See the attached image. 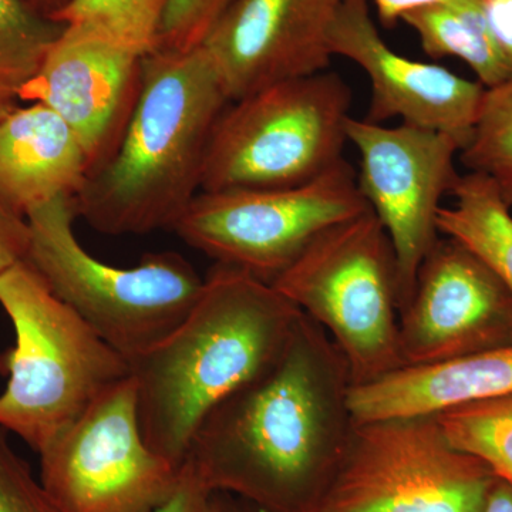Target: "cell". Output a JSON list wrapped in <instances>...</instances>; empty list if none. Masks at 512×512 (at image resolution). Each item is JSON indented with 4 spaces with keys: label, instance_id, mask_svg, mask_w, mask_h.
Wrapping results in <instances>:
<instances>
[{
    "label": "cell",
    "instance_id": "14",
    "mask_svg": "<svg viewBox=\"0 0 512 512\" xmlns=\"http://www.w3.org/2000/svg\"><path fill=\"white\" fill-rule=\"evenodd\" d=\"M332 56L355 62L372 84L367 121L402 119L407 126L456 138L461 150L476 127L485 87L437 64L407 59L380 36L367 0H342L329 32Z\"/></svg>",
    "mask_w": 512,
    "mask_h": 512
},
{
    "label": "cell",
    "instance_id": "27",
    "mask_svg": "<svg viewBox=\"0 0 512 512\" xmlns=\"http://www.w3.org/2000/svg\"><path fill=\"white\" fill-rule=\"evenodd\" d=\"M28 251V222L0 211V275L26 259Z\"/></svg>",
    "mask_w": 512,
    "mask_h": 512
},
{
    "label": "cell",
    "instance_id": "11",
    "mask_svg": "<svg viewBox=\"0 0 512 512\" xmlns=\"http://www.w3.org/2000/svg\"><path fill=\"white\" fill-rule=\"evenodd\" d=\"M348 141L360 154L357 185L389 235L396 258L399 315L412 298L417 272L439 239L437 214L461 174L456 138L400 124L386 127L349 117Z\"/></svg>",
    "mask_w": 512,
    "mask_h": 512
},
{
    "label": "cell",
    "instance_id": "24",
    "mask_svg": "<svg viewBox=\"0 0 512 512\" xmlns=\"http://www.w3.org/2000/svg\"><path fill=\"white\" fill-rule=\"evenodd\" d=\"M232 0H170L158 49L190 52L200 47Z\"/></svg>",
    "mask_w": 512,
    "mask_h": 512
},
{
    "label": "cell",
    "instance_id": "33",
    "mask_svg": "<svg viewBox=\"0 0 512 512\" xmlns=\"http://www.w3.org/2000/svg\"><path fill=\"white\" fill-rule=\"evenodd\" d=\"M16 101H18V97L15 94L8 92V90L0 89V121L18 107Z\"/></svg>",
    "mask_w": 512,
    "mask_h": 512
},
{
    "label": "cell",
    "instance_id": "30",
    "mask_svg": "<svg viewBox=\"0 0 512 512\" xmlns=\"http://www.w3.org/2000/svg\"><path fill=\"white\" fill-rule=\"evenodd\" d=\"M483 512H512V484L498 478Z\"/></svg>",
    "mask_w": 512,
    "mask_h": 512
},
{
    "label": "cell",
    "instance_id": "21",
    "mask_svg": "<svg viewBox=\"0 0 512 512\" xmlns=\"http://www.w3.org/2000/svg\"><path fill=\"white\" fill-rule=\"evenodd\" d=\"M170 0H70L50 18L66 26L90 30L146 56L160 45Z\"/></svg>",
    "mask_w": 512,
    "mask_h": 512
},
{
    "label": "cell",
    "instance_id": "7",
    "mask_svg": "<svg viewBox=\"0 0 512 512\" xmlns=\"http://www.w3.org/2000/svg\"><path fill=\"white\" fill-rule=\"evenodd\" d=\"M350 104L348 84L329 72L231 101L212 131L201 192L266 190L315 180L343 160Z\"/></svg>",
    "mask_w": 512,
    "mask_h": 512
},
{
    "label": "cell",
    "instance_id": "25",
    "mask_svg": "<svg viewBox=\"0 0 512 512\" xmlns=\"http://www.w3.org/2000/svg\"><path fill=\"white\" fill-rule=\"evenodd\" d=\"M0 512H60L0 427Z\"/></svg>",
    "mask_w": 512,
    "mask_h": 512
},
{
    "label": "cell",
    "instance_id": "1",
    "mask_svg": "<svg viewBox=\"0 0 512 512\" xmlns=\"http://www.w3.org/2000/svg\"><path fill=\"white\" fill-rule=\"evenodd\" d=\"M348 363L303 315L272 365L218 404L185 460L212 491L268 512H315L352 437Z\"/></svg>",
    "mask_w": 512,
    "mask_h": 512
},
{
    "label": "cell",
    "instance_id": "15",
    "mask_svg": "<svg viewBox=\"0 0 512 512\" xmlns=\"http://www.w3.org/2000/svg\"><path fill=\"white\" fill-rule=\"evenodd\" d=\"M143 57L90 30L66 26L18 99L55 111L76 134L93 173L123 137L140 93Z\"/></svg>",
    "mask_w": 512,
    "mask_h": 512
},
{
    "label": "cell",
    "instance_id": "17",
    "mask_svg": "<svg viewBox=\"0 0 512 512\" xmlns=\"http://www.w3.org/2000/svg\"><path fill=\"white\" fill-rule=\"evenodd\" d=\"M512 393V343L430 366H404L376 382L353 386L355 423L427 416L450 407Z\"/></svg>",
    "mask_w": 512,
    "mask_h": 512
},
{
    "label": "cell",
    "instance_id": "4",
    "mask_svg": "<svg viewBox=\"0 0 512 512\" xmlns=\"http://www.w3.org/2000/svg\"><path fill=\"white\" fill-rule=\"evenodd\" d=\"M0 306L16 338L5 356L0 427L39 451L127 379L130 365L26 259L0 275Z\"/></svg>",
    "mask_w": 512,
    "mask_h": 512
},
{
    "label": "cell",
    "instance_id": "28",
    "mask_svg": "<svg viewBox=\"0 0 512 512\" xmlns=\"http://www.w3.org/2000/svg\"><path fill=\"white\" fill-rule=\"evenodd\" d=\"M488 29L512 79V0H483Z\"/></svg>",
    "mask_w": 512,
    "mask_h": 512
},
{
    "label": "cell",
    "instance_id": "29",
    "mask_svg": "<svg viewBox=\"0 0 512 512\" xmlns=\"http://www.w3.org/2000/svg\"><path fill=\"white\" fill-rule=\"evenodd\" d=\"M380 22L384 26H393L397 20L402 19L404 13L410 10L434 5V3L446 2V0H373Z\"/></svg>",
    "mask_w": 512,
    "mask_h": 512
},
{
    "label": "cell",
    "instance_id": "2",
    "mask_svg": "<svg viewBox=\"0 0 512 512\" xmlns=\"http://www.w3.org/2000/svg\"><path fill=\"white\" fill-rule=\"evenodd\" d=\"M301 313L269 282L215 264L183 322L128 363L148 446L183 466L202 421L272 365Z\"/></svg>",
    "mask_w": 512,
    "mask_h": 512
},
{
    "label": "cell",
    "instance_id": "16",
    "mask_svg": "<svg viewBox=\"0 0 512 512\" xmlns=\"http://www.w3.org/2000/svg\"><path fill=\"white\" fill-rule=\"evenodd\" d=\"M90 164L72 128L49 107H16L0 121V211L26 220L62 195L74 197Z\"/></svg>",
    "mask_w": 512,
    "mask_h": 512
},
{
    "label": "cell",
    "instance_id": "6",
    "mask_svg": "<svg viewBox=\"0 0 512 512\" xmlns=\"http://www.w3.org/2000/svg\"><path fill=\"white\" fill-rule=\"evenodd\" d=\"M271 285L326 330L352 387L404 367L396 258L372 208L322 232Z\"/></svg>",
    "mask_w": 512,
    "mask_h": 512
},
{
    "label": "cell",
    "instance_id": "10",
    "mask_svg": "<svg viewBox=\"0 0 512 512\" xmlns=\"http://www.w3.org/2000/svg\"><path fill=\"white\" fill-rule=\"evenodd\" d=\"M37 453L40 483L60 512H154L181 476L148 446L131 376Z\"/></svg>",
    "mask_w": 512,
    "mask_h": 512
},
{
    "label": "cell",
    "instance_id": "18",
    "mask_svg": "<svg viewBox=\"0 0 512 512\" xmlns=\"http://www.w3.org/2000/svg\"><path fill=\"white\" fill-rule=\"evenodd\" d=\"M421 47L433 57H457L476 73L485 89L511 79L488 29L483 0H446L404 13Z\"/></svg>",
    "mask_w": 512,
    "mask_h": 512
},
{
    "label": "cell",
    "instance_id": "3",
    "mask_svg": "<svg viewBox=\"0 0 512 512\" xmlns=\"http://www.w3.org/2000/svg\"><path fill=\"white\" fill-rule=\"evenodd\" d=\"M229 103L201 46L148 53L119 146L74 195L77 217L107 235L173 231L201 192L212 131Z\"/></svg>",
    "mask_w": 512,
    "mask_h": 512
},
{
    "label": "cell",
    "instance_id": "23",
    "mask_svg": "<svg viewBox=\"0 0 512 512\" xmlns=\"http://www.w3.org/2000/svg\"><path fill=\"white\" fill-rule=\"evenodd\" d=\"M470 173L487 175L512 210V79L485 89L473 136L460 151Z\"/></svg>",
    "mask_w": 512,
    "mask_h": 512
},
{
    "label": "cell",
    "instance_id": "20",
    "mask_svg": "<svg viewBox=\"0 0 512 512\" xmlns=\"http://www.w3.org/2000/svg\"><path fill=\"white\" fill-rule=\"evenodd\" d=\"M436 417L451 446L512 484V393L450 407Z\"/></svg>",
    "mask_w": 512,
    "mask_h": 512
},
{
    "label": "cell",
    "instance_id": "9",
    "mask_svg": "<svg viewBox=\"0 0 512 512\" xmlns=\"http://www.w3.org/2000/svg\"><path fill=\"white\" fill-rule=\"evenodd\" d=\"M369 208L343 158L293 187L200 192L173 231L217 264L271 284L322 232Z\"/></svg>",
    "mask_w": 512,
    "mask_h": 512
},
{
    "label": "cell",
    "instance_id": "8",
    "mask_svg": "<svg viewBox=\"0 0 512 512\" xmlns=\"http://www.w3.org/2000/svg\"><path fill=\"white\" fill-rule=\"evenodd\" d=\"M497 480L436 414L360 421L315 512H483Z\"/></svg>",
    "mask_w": 512,
    "mask_h": 512
},
{
    "label": "cell",
    "instance_id": "32",
    "mask_svg": "<svg viewBox=\"0 0 512 512\" xmlns=\"http://www.w3.org/2000/svg\"><path fill=\"white\" fill-rule=\"evenodd\" d=\"M35 8L39 9L40 12L46 13V15L52 16L60 9H63L70 0H29Z\"/></svg>",
    "mask_w": 512,
    "mask_h": 512
},
{
    "label": "cell",
    "instance_id": "5",
    "mask_svg": "<svg viewBox=\"0 0 512 512\" xmlns=\"http://www.w3.org/2000/svg\"><path fill=\"white\" fill-rule=\"evenodd\" d=\"M74 197L62 195L26 217V261L128 363L156 346L185 319L204 278L177 252L144 255L119 268L90 255L76 238Z\"/></svg>",
    "mask_w": 512,
    "mask_h": 512
},
{
    "label": "cell",
    "instance_id": "13",
    "mask_svg": "<svg viewBox=\"0 0 512 512\" xmlns=\"http://www.w3.org/2000/svg\"><path fill=\"white\" fill-rule=\"evenodd\" d=\"M342 0H232L201 47L229 101L325 72Z\"/></svg>",
    "mask_w": 512,
    "mask_h": 512
},
{
    "label": "cell",
    "instance_id": "12",
    "mask_svg": "<svg viewBox=\"0 0 512 512\" xmlns=\"http://www.w3.org/2000/svg\"><path fill=\"white\" fill-rule=\"evenodd\" d=\"M512 343V293L456 239H437L399 315L404 366H430Z\"/></svg>",
    "mask_w": 512,
    "mask_h": 512
},
{
    "label": "cell",
    "instance_id": "26",
    "mask_svg": "<svg viewBox=\"0 0 512 512\" xmlns=\"http://www.w3.org/2000/svg\"><path fill=\"white\" fill-rule=\"evenodd\" d=\"M212 494L200 471L185 460L173 495L154 512H210Z\"/></svg>",
    "mask_w": 512,
    "mask_h": 512
},
{
    "label": "cell",
    "instance_id": "19",
    "mask_svg": "<svg viewBox=\"0 0 512 512\" xmlns=\"http://www.w3.org/2000/svg\"><path fill=\"white\" fill-rule=\"evenodd\" d=\"M453 205L441 207L437 229L456 239L494 269L512 293V214L487 175H460L450 192Z\"/></svg>",
    "mask_w": 512,
    "mask_h": 512
},
{
    "label": "cell",
    "instance_id": "22",
    "mask_svg": "<svg viewBox=\"0 0 512 512\" xmlns=\"http://www.w3.org/2000/svg\"><path fill=\"white\" fill-rule=\"evenodd\" d=\"M64 29L29 0H0V89L18 97Z\"/></svg>",
    "mask_w": 512,
    "mask_h": 512
},
{
    "label": "cell",
    "instance_id": "31",
    "mask_svg": "<svg viewBox=\"0 0 512 512\" xmlns=\"http://www.w3.org/2000/svg\"><path fill=\"white\" fill-rule=\"evenodd\" d=\"M210 512H242V511L239 510L237 505H234L231 503V501H228L227 498L224 497V493H220V491H217V493L212 494Z\"/></svg>",
    "mask_w": 512,
    "mask_h": 512
}]
</instances>
